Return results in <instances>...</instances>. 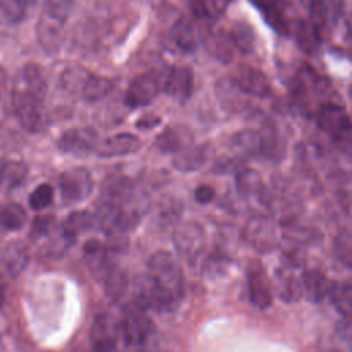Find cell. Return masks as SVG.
Returning <instances> with one entry per match:
<instances>
[{
    "mask_svg": "<svg viewBox=\"0 0 352 352\" xmlns=\"http://www.w3.org/2000/svg\"><path fill=\"white\" fill-rule=\"evenodd\" d=\"M55 227V217L52 214H38L32 223V235L40 238L48 235Z\"/></svg>",
    "mask_w": 352,
    "mask_h": 352,
    "instance_id": "ee69618b",
    "label": "cell"
},
{
    "mask_svg": "<svg viewBox=\"0 0 352 352\" xmlns=\"http://www.w3.org/2000/svg\"><path fill=\"white\" fill-rule=\"evenodd\" d=\"M329 352H342V351H340V349H330Z\"/></svg>",
    "mask_w": 352,
    "mask_h": 352,
    "instance_id": "db71d44e",
    "label": "cell"
},
{
    "mask_svg": "<svg viewBox=\"0 0 352 352\" xmlns=\"http://www.w3.org/2000/svg\"><path fill=\"white\" fill-rule=\"evenodd\" d=\"M161 124V117L155 114H144L136 121V128L139 129H151Z\"/></svg>",
    "mask_w": 352,
    "mask_h": 352,
    "instance_id": "681fc988",
    "label": "cell"
},
{
    "mask_svg": "<svg viewBox=\"0 0 352 352\" xmlns=\"http://www.w3.org/2000/svg\"><path fill=\"white\" fill-rule=\"evenodd\" d=\"M54 199V188L50 184H40L37 186L30 197H29V204L34 210H41L47 208Z\"/></svg>",
    "mask_w": 352,
    "mask_h": 352,
    "instance_id": "b9f144b4",
    "label": "cell"
},
{
    "mask_svg": "<svg viewBox=\"0 0 352 352\" xmlns=\"http://www.w3.org/2000/svg\"><path fill=\"white\" fill-rule=\"evenodd\" d=\"M91 345H117L120 338V320L109 314L95 318L89 331Z\"/></svg>",
    "mask_w": 352,
    "mask_h": 352,
    "instance_id": "2e32d148",
    "label": "cell"
},
{
    "mask_svg": "<svg viewBox=\"0 0 352 352\" xmlns=\"http://www.w3.org/2000/svg\"><path fill=\"white\" fill-rule=\"evenodd\" d=\"M104 246L110 253H122L128 249V231L113 227L106 231V243Z\"/></svg>",
    "mask_w": 352,
    "mask_h": 352,
    "instance_id": "60d3db41",
    "label": "cell"
},
{
    "mask_svg": "<svg viewBox=\"0 0 352 352\" xmlns=\"http://www.w3.org/2000/svg\"><path fill=\"white\" fill-rule=\"evenodd\" d=\"M205 231L195 221H182L173 231V245L176 252L186 260L194 261L205 248Z\"/></svg>",
    "mask_w": 352,
    "mask_h": 352,
    "instance_id": "52a82bcc",
    "label": "cell"
},
{
    "mask_svg": "<svg viewBox=\"0 0 352 352\" xmlns=\"http://www.w3.org/2000/svg\"><path fill=\"white\" fill-rule=\"evenodd\" d=\"M84 254L89 270L100 279L114 267L110 260V252L104 243L96 239H91L84 245Z\"/></svg>",
    "mask_w": 352,
    "mask_h": 352,
    "instance_id": "ffe728a7",
    "label": "cell"
},
{
    "mask_svg": "<svg viewBox=\"0 0 352 352\" xmlns=\"http://www.w3.org/2000/svg\"><path fill=\"white\" fill-rule=\"evenodd\" d=\"M59 188L62 199L66 204H77L84 201L94 188V180L88 169L77 166L65 170L59 177Z\"/></svg>",
    "mask_w": 352,
    "mask_h": 352,
    "instance_id": "9c48e42d",
    "label": "cell"
},
{
    "mask_svg": "<svg viewBox=\"0 0 352 352\" xmlns=\"http://www.w3.org/2000/svg\"><path fill=\"white\" fill-rule=\"evenodd\" d=\"M232 148L242 157H253L260 154V140L258 132L253 129L238 131L231 138Z\"/></svg>",
    "mask_w": 352,
    "mask_h": 352,
    "instance_id": "f546056e",
    "label": "cell"
},
{
    "mask_svg": "<svg viewBox=\"0 0 352 352\" xmlns=\"http://www.w3.org/2000/svg\"><path fill=\"white\" fill-rule=\"evenodd\" d=\"M1 170H3V180L4 179H8L11 182V186H16L19 184L23 177L26 176V166L22 164V162H16V161H11V162H7L1 166Z\"/></svg>",
    "mask_w": 352,
    "mask_h": 352,
    "instance_id": "7bdbcfd3",
    "label": "cell"
},
{
    "mask_svg": "<svg viewBox=\"0 0 352 352\" xmlns=\"http://www.w3.org/2000/svg\"><path fill=\"white\" fill-rule=\"evenodd\" d=\"M209 161V148L206 146H190L175 154L173 168L180 172H194L201 169Z\"/></svg>",
    "mask_w": 352,
    "mask_h": 352,
    "instance_id": "44dd1931",
    "label": "cell"
},
{
    "mask_svg": "<svg viewBox=\"0 0 352 352\" xmlns=\"http://www.w3.org/2000/svg\"><path fill=\"white\" fill-rule=\"evenodd\" d=\"M95 223H94V216L92 213L87 212V210H76L72 212L66 220L62 224V234L70 239L72 242L76 239L77 235L89 231L91 228H94Z\"/></svg>",
    "mask_w": 352,
    "mask_h": 352,
    "instance_id": "83f0119b",
    "label": "cell"
},
{
    "mask_svg": "<svg viewBox=\"0 0 352 352\" xmlns=\"http://www.w3.org/2000/svg\"><path fill=\"white\" fill-rule=\"evenodd\" d=\"M214 195H216V191L213 187L208 186V184H202L199 187L195 188V192H194V198L197 202L205 205V204H209L214 199Z\"/></svg>",
    "mask_w": 352,
    "mask_h": 352,
    "instance_id": "bcb514c9",
    "label": "cell"
},
{
    "mask_svg": "<svg viewBox=\"0 0 352 352\" xmlns=\"http://www.w3.org/2000/svg\"><path fill=\"white\" fill-rule=\"evenodd\" d=\"M300 279L302 287V297H305L309 302L318 304L327 297L331 282L319 270H305Z\"/></svg>",
    "mask_w": 352,
    "mask_h": 352,
    "instance_id": "d6986e66",
    "label": "cell"
},
{
    "mask_svg": "<svg viewBox=\"0 0 352 352\" xmlns=\"http://www.w3.org/2000/svg\"><path fill=\"white\" fill-rule=\"evenodd\" d=\"M98 143V135L92 128H70L59 136L56 146L65 154L84 158L95 153Z\"/></svg>",
    "mask_w": 352,
    "mask_h": 352,
    "instance_id": "30bf717a",
    "label": "cell"
},
{
    "mask_svg": "<svg viewBox=\"0 0 352 352\" xmlns=\"http://www.w3.org/2000/svg\"><path fill=\"white\" fill-rule=\"evenodd\" d=\"M3 183V170H1V166H0V184Z\"/></svg>",
    "mask_w": 352,
    "mask_h": 352,
    "instance_id": "f5cc1de1",
    "label": "cell"
},
{
    "mask_svg": "<svg viewBox=\"0 0 352 352\" xmlns=\"http://www.w3.org/2000/svg\"><path fill=\"white\" fill-rule=\"evenodd\" d=\"M148 275L176 308L184 296V275L175 256L158 250L148 260Z\"/></svg>",
    "mask_w": 352,
    "mask_h": 352,
    "instance_id": "6da1fadb",
    "label": "cell"
},
{
    "mask_svg": "<svg viewBox=\"0 0 352 352\" xmlns=\"http://www.w3.org/2000/svg\"><path fill=\"white\" fill-rule=\"evenodd\" d=\"M235 186L243 198H263L265 191L263 176L260 172L250 168H241L236 170Z\"/></svg>",
    "mask_w": 352,
    "mask_h": 352,
    "instance_id": "7402d4cb",
    "label": "cell"
},
{
    "mask_svg": "<svg viewBox=\"0 0 352 352\" xmlns=\"http://www.w3.org/2000/svg\"><path fill=\"white\" fill-rule=\"evenodd\" d=\"M318 126L331 135L333 140L342 148H351V120L344 106L334 102L323 103L316 113Z\"/></svg>",
    "mask_w": 352,
    "mask_h": 352,
    "instance_id": "277c9868",
    "label": "cell"
},
{
    "mask_svg": "<svg viewBox=\"0 0 352 352\" xmlns=\"http://www.w3.org/2000/svg\"><path fill=\"white\" fill-rule=\"evenodd\" d=\"M139 147H140V140L136 135L129 132H121L99 142L95 153L102 158H111V157L132 154L138 151Z\"/></svg>",
    "mask_w": 352,
    "mask_h": 352,
    "instance_id": "9a60e30c",
    "label": "cell"
},
{
    "mask_svg": "<svg viewBox=\"0 0 352 352\" xmlns=\"http://www.w3.org/2000/svg\"><path fill=\"white\" fill-rule=\"evenodd\" d=\"M114 81L106 76L88 73L80 89V95L85 102L95 103L104 99L114 89Z\"/></svg>",
    "mask_w": 352,
    "mask_h": 352,
    "instance_id": "cb8c5ba5",
    "label": "cell"
},
{
    "mask_svg": "<svg viewBox=\"0 0 352 352\" xmlns=\"http://www.w3.org/2000/svg\"><path fill=\"white\" fill-rule=\"evenodd\" d=\"M208 50L221 63H230L232 60L234 47L230 41L228 34L223 32H216L209 37Z\"/></svg>",
    "mask_w": 352,
    "mask_h": 352,
    "instance_id": "e575fe53",
    "label": "cell"
},
{
    "mask_svg": "<svg viewBox=\"0 0 352 352\" xmlns=\"http://www.w3.org/2000/svg\"><path fill=\"white\" fill-rule=\"evenodd\" d=\"M62 23L45 16L44 14L41 15L37 25V38L45 51H58L62 43Z\"/></svg>",
    "mask_w": 352,
    "mask_h": 352,
    "instance_id": "484cf974",
    "label": "cell"
},
{
    "mask_svg": "<svg viewBox=\"0 0 352 352\" xmlns=\"http://www.w3.org/2000/svg\"><path fill=\"white\" fill-rule=\"evenodd\" d=\"M327 296L333 307L342 315L351 316L352 312V286L348 280L331 282Z\"/></svg>",
    "mask_w": 352,
    "mask_h": 352,
    "instance_id": "f1b7e54d",
    "label": "cell"
},
{
    "mask_svg": "<svg viewBox=\"0 0 352 352\" xmlns=\"http://www.w3.org/2000/svg\"><path fill=\"white\" fill-rule=\"evenodd\" d=\"M282 227H283V238L285 239L293 241V242L304 245V246L315 243L320 238V234L316 230H314L308 226H304V224H297V220L292 221L286 226H282Z\"/></svg>",
    "mask_w": 352,
    "mask_h": 352,
    "instance_id": "836d02e7",
    "label": "cell"
},
{
    "mask_svg": "<svg viewBox=\"0 0 352 352\" xmlns=\"http://www.w3.org/2000/svg\"><path fill=\"white\" fill-rule=\"evenodd\" d=\"M230 81L239 92L249 96L264 99L272 94V85L267 74L253 66H248V65L238 66L232 72Z\"/></svg>",
    "mask_w": 352,
    "mask_h": 352,
    "instance_id": "ba28073f",
    "label": "cell"
},
{
    "mask_svg": "<svg viewBox=\"0 0 352 352\" xmlns=\"http://www.w3.org/2000/svg\"><path fill=\"white\" fill-rule=\"evenodd\" d=\"M37 0H0V8L12 22H21Z\"/></svg>",
    "mask_w": 352,
    "mask_h": 352,
    "instance_id": "f35d334b",
    "label": "cell"
},
{
    "mask_svg": "<svg viewBox=\"0 0 352 352\" xmlns=\"http://www.w3.org/2000/svg\"><path fill=\"white\" fill-rule=\"evenodd\" d=\"M192 133L183 125H172L157 135L154 146L164 154H177L192 144Z\"/></svg>",
    "mask_w": 352,
    "mask_h": 352,
    "instance_id": "5bb4252c",
    "label": "cell"
},
{
    "mask_svg": "<svg viewBox=\"0 0 352 352\" xmlns=\"http://www.w3.org/2000/svg\"><path fill=\"white\" fill-rule=\"evenodd\" d=\"M258 132L260 154L271 161H280L285 155L286 140L279 131L278 125L272 120H267L261 124Z\"/></svg>",
    "mask_w": 352,
    "mask_h": 352,
    "instance_id": "4fadbf2b",
    "label": "cell"
},
{
    "mask_svg": "<svg viewBox=\"0 0 352 352\" xmlns=\"http://www.w3.org/2000/svg\"><path fill=\"white\" fill-rule=\"evenodd\" d=\"M103 287L106 297L110 301H118L128 289V276L124 271L113 267L103 278Z\"/></svg>",
    "mask_w": 352,
    "mask_h": 352,
    "instance_id": "4dcf8cb0",
    "label": "cell"
},
{
    "mask_svg": "<svg viewBox=\"0 0 352 352\" xmlns=\"http://www.w3.org/2000/svg\"><path fill=\"white\" fill-rule=\"evenodd\" d=\"M232 0H205L206 3V11L209 15V19L213 18H219L224 14L227 6L231 3Z\"/></svg>",
    "mask_w": 352,
    "mask_h": 352,
    "instance_id": "f6af8a7d",
    "label": "cell"
},
{
    "mask_svg": "<svg viewBox=\"0 0 352 352\" xmlns=\"http://www.w3.org/2000/svg\"><path fill=\"white\" fill-rule=\"evenodd\" d=\"M230 41L235 50L243 55H249L256 47V33L246 21H235L228 33Z\"/></svg>",
    "mask_w": 352,
    "mask_h": 352,
    "instance_id": "4316f807",
    "label": "cell"
},
{
    "mask_svg": "<svg viewBox=\"0 0 352 352\" xmlns=\"http://www.w3.org/2000/svg\"><path fill=\"white\" fill-rule=\"evenodd\" d=\"M74 8V0H44L43 14L62 25L66 23Z\"/></svg>",
    "mask_w": 352,
    "mask_h": 352,
    "instance_id": "74e56055",
    "label": "cell"
},
{
    "mask_svg": "<svg viewBox=\"0 0 352 352\" xmlns=\"http://www.w3.org/2000/svg\"><path fill=\"white\" fill-rule=\"evenodd\" d=\"M279 246H282V265L286 268H298L305 261V246L296 243L293 241L285 239L280 241Z\"/></svg>",
    "mask_w": 352,
    "mask_h": 352,
    "instance_id": "8d00e7d4",
    "label": "cell"
},
{
    "mask_svg": "<svg viewBox=\"0 0 352 352\" xmlns=\"http://www.w3.org/2000/svg\"><path fill=\"white\" fill-rule=\"evenodd\" d=\"M275 293L285 302H297L302 298L301 279L292 274L290 268L280 267L275 271Z\"/></svg>",
    "mask_w": 352,
    "mask_h": 352,
    "instance_id": "ac0fdd59",
    "label": "cell"
},
{
    "mask_svg": "<svg viewBox=\"0 0 352 352\" xmlns=\"http://www.w3.org/2000/svg\"><path fill=\"white\" fill-rule=\"evenodd\" d=\"M4 72L0 69V92H1V89H3V87H4Z\"/></svg>",
    "mask_w": 352,
    "mask_h": 352,
    "instance_id": "816d5d0a",
    "label": "cell"
},
{
    "mask_svg": "<svg viewBox=\"0 0 352 352\" xmlns=\"http://www.w3.org/2000/svg\"><path fill=\"white\" fill-rule=\"evenodd\" d=\"M162 91L179 103H186L194 92V70L187 65L172 66L162 80Z\"/></svg>",
    "mask_w": 352,
    "mask_h": 352,
    "instance_id": "8fae6325",
    "label": "cell"
},
{
    "mask_svg": "<svg viewBox=\"0 0 352 352\" xmlns=\"http://www.w3.org/2000/svg\"><path fill=\"white\" fill-rule=\"evenodd\" d=\"M135 187L126 176H113L103 183L100 198L111 201L120 206H124L125 202L132 197Z\"/></svg>",
    "mask_w": 352,
    "mask_h": 352,
    "instance_id": "603a6c76",
    "label": "cell"
},
{
    "mask_svg": "<svg viewBox=\"0 0 352 352\" xmlns=\"http://www.w3.org/2000/svg\"><path fill=\"white\" fill-rule=\"evenodd\" d=\"M293 34L296 44L304 54L312 56L319 51L322 37L308 19H298L294 26Z\"/></svg>",
    "mask_w": 352,
    "mask_h": 352,
    "instance_id": "d4e9b609",
    "label": "cell"
},
{
    "mask_svg": "<svg viewBox=\"0 0 352 352\" xmlns=\"http://www.w3.org/2000/svg\"><path fill=\"white\" fill-rule=\"evenodd\" d=\"M44 96L26 87L18 88L12 95V104L21 125L30 133L43 131L45 125Z\"/></svg>",
    "mask_w": 352,
    "mask_h": 352,
    "instance_id": "3957f363",
    "label": "cell"
},
{
    "mask_svg": "<svg viewBox=\"0 0 352 352\" xmlns=\"http://www.w3.org/2000/svg\"><path fill=\"white\" fill-rule=\"evenodd\" d=\"M89 352H118L117 345H91Z\"/></svg>",
    "mask_w": 352,
    "mask_h": 352,
    "instance_id": "f907efd6",
    "label": "cell"
},
{
    "mask_svg": "<svg viewBox=\"0 0 352 352\" xmlns=\"http://www.w3.org/2000/svg\"><path fill=\"white\" fill-rule=\"evenodd\" d=\"M336 331L338 334L340 338L345 340L346 342L351 341V336H352V329H351V319L349 316H342L341 320L337 322L336 326Z\"/></svg>",
    "mask_w": 352,
    "mask_h": 352,
    "instance_id": "7dc6e473",
    "label": "cell"
},
{
    "mask_svg": "<svg viewBox=\"0 0 352 352\" xmlns=\"http://www.w3.org/2000/svg\"><path fill=\"white\" fill-rule=\"evenodd\" d=\"M25 209L14 202L0 205V227L7 231H18L26 224Z\"/></svg>",
    "mask_w": 352,
    "mask_h": 352,
    "instance_id": "1f68e13d",
    "label": "cell"
},
{
    "mask_svg": "<svg viewBox=\"0 0 352 352\" xmlns=\"http://www.w3.org/2000/svg\"><path fill=\"white\" fill-rule=\"evenodd\" d=\"M26 263H28V254L25 249L18 245H10L4 250L3 257L0 260L3 270L6 271V274L11 276H16L25 268Z\"/></svg>",
    "mask_w": 352,
    "mask_h": 352,
    "instance_id": "d6a6232c",
    "label": "cell"
},
{
    "mask_svg": "<svg viewBox=\"0 0 352 352\" xmlns=\"http://www.w3.org/2000/svg\"><path fill=\"white\" fill-rule=\"evenodd\" d=\"M188 7L197 19H209L205 0H188Z\"/></svg>",
    "mask_w": 352,
    "mask_h": 352,
    "instance_id": "c3c4849f",
    "label": "cell"
},
{
    "mask_svg": "<svg viewBox=\"0 0 352 352\" xmlns=\"http://www.w3.org/2000/svg\"><path fill=\"white\" fill-rule=\"evenodd\" d=\"M248 287L249 297L254 307L265 309L272 304V287L271 283L258 263H253L248 271Z\"/></svg>",
    "mask_w": 352,
    "mask_h": 352,
    "instance_id": "7c38bea8",
    "label": "cell"
},
{
    "mask_svg": "<svg viewBox=\"0 0 352 352\" xmlns=\"http://www.w3.org/2000/svg\"><path fill=\"white\" fill-rule=\"evenodd\" d=\"M144 311L146 309L133 300L124 305L120 319V337L125 344L140 346L154 336V323Z\"/></svg>",
    "mask_w": 352,
    "mask_h": 352,
    "instance_id": "7a4b0ae2",
    "label": "cell"
},
{
    "mask_svg": "<svg viewBox=\"0 0 352 352\" xmlns=\"http://www.w3.org/2000/svg\"><path fill=\"white\" fill-rule=\"evenodd\" d=\"M21 78H22L23 87H26L32 91H36L41 95H45L47 81H45L44 73L38 65H36V63L25 65L21 72Z\"/></svg>",
    "mask_w": 352,
    "mask_h": 352,
    "instance_id": "d590c367",
    "label": "cell"
},
{
    "mask_svg": "<svg viewBox=\"0 0 352 352\" xmlns=\"http://www.w3.org/2000/svg\"><path fill=\"white\" fill-rule=\"evenodd\" d=\"M334 254L346 268L352 265V238L348 230L341 231L334 241Z\"/></svg>",
    "mask_w": 352,
    "mask_h": 352,
    "instance_id": "ab89813d",
    "label": "cell"
},
{
    "mask_svg": "<svg viewBox=\"0 0 352 352\" xmlns=\"http://www.w3.org/2000/svg\"><path fill=\"white\" fill-rule=\"evenodd\" d=\"M164 76L158 70L138 74L125 91V104L131 109L148 106L162 91Z\"/></svg>",
    "mask_w": 352,
    "mask_h": 352,
    "instance_id": "8992f818",
    "label": "cell"
},
{
    "mask_svg": "<svg viewBox=\"0 0 352 352\" xmlns=\"http://www.w3.org/2000/svg\"><path fill=\"white\" fill-rule=\"evenodd\" d=\"M170 38L179 50L191 54L199 45V34L194 22L187 18H179L170 28Z\"/></svg>",
    "mask_w": 352,
    "mask_h": 352,
    "instance_id": "e0dca14e",
    "label": "cell"
},
{
    "mask_svg": "<svg viewBox=\"0 0 352 352\" xmlns=\"http://www.w3.org/2000/svg\"><path fill=\"white\" fill-rule=\"evenodd\" d=\"M245 242L258 253H271L279 248L280 238L278 236L276 226L267 216L250 217L242 231Z\"/></svg>",
    "mask_w": 352,
    "mask_h": 352,
    "instance_id": "5b68a950",
    "label": "cell"
}]
</instances>
